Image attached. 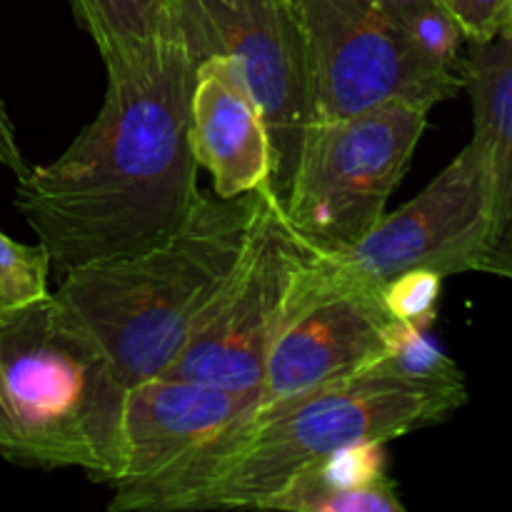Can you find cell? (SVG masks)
Masks as SVG:
<instances>
[{"instance_id": "cell-1", "label": "cell", "mask_w": 512, "mask_h": 512, "mask_svg": "<svg viewBox=\"0 0 512 512\" xmlns=\"http://www.w3.org/2000/svg\"><path fill=\"white\" fill-rule=\"evenodd\" d=\"M198 58L173 23L105 65L98 115L53 163L28 168L15 208L58 278L163 243L198 200L190 93Z\"/></svg>"}, {"instance_id": "cell-2", "label": "cell", "mask_w": 512, "mask_h": 512, "mask_svg": "<svg viewBox=\"0 0 512 512\" xmlns=\"http://www.w3.org/2000/svg\"><path fill=\"white\" fill-rule=\"evenodd\" d=\"M468 403L465 383H428L370 365L288 398L268 400L173 473L115 490V512L260 510L288 480L358 443L430 428Z\"/></svg>"}, {"instance_id": "cell-3", "label": "cell", "mask_w": 512, "mask_h": 512, "mask_svg": "<svg viewBox=\"0 0 512 512\" xmlns=\"http://www.w3.org/2000/svg\"><path fill=\"white\" fill-rule=\"evenodd\" d=\"M273 193H200L163 243L73 270L53 295L103 345L125 385L168 373L248 253Z\"/></svg>"}, {"instance_id": "cell-4", "label": "cell", "mask_w": 512, "mask_h": 512, "mask_svg": "<svg viewBox=\"0 0 512 512\" xmlns=\"http://www.w3.org/2000/svg\"><path fill=\"white\" fill-rule=\"evenodd\" d=\"M0 390L20 440L18 465L80 468L95 483H115L128 385L53 293L0 313Z\"/></svg>"}, {"instance_id": "cell-5", "label": "cell", "mask_w": 512, "mask_h": 512, "mask_svg": "<svg viewBox=\"0 0 512 512\" xmlns=\"http://www.w3.org/2000/svg\"><path fill=\"white\" fill-rule=\"evenodd\" d=\"M428 113L423 105L393 100L305 128L288 188L278 198L300 243L338 253L383 218L423 138Z\"/></svg>"}, {"instance_id": "cell-6", "label": "cell", "mask_w": 512, "mask_h": 512, "mask_svg": "<svg viewBox=\"0 0 512 512\" xmlns=\"http://www.w3.org/2000/svg\"><path fill=\"white\" fill-rule=\"evenodd\" d=\"M308 68L310 123L403 103L433 110L465 90V65L448 68L413 43L383 0H293Z\"/></svg>"}, {"instance_id": "cell-7", "label": "cell", "mask_w": 512, "mask_h": 512, "mask_svg": "<svg viewBox=\"0 0 512 512\" xmlns=\"http://www.w3.org/2000/svg\"><path fill=\"white\" fill-rule=\"evenodd\" d=\"M310 253L273 193L248 253L168 373L230 390H263L270 350L293 310Z\"/></svg>"}, {"instance_id": "cell-8", "label": "cell", "mask_w": 512, "mask_h": 512, "mask_svg": "<svg viewBox=\"0 0 512 512\" xmlns=\"http://www.w3.org/2000/svg\"><path fill=\"white\" fill-rule=\"evenodd\" d=\"M170 23L195 58L233 55L273 143V190L283 195L310 125L308 68L293 0H175Z\"/></svg>"}, {"instance_id": "cell-9", "label": "cell", "mask_w": 512, "mask_h": 512, "mask_svg": "<svg viewBox=\"0 0 512 512\" xmlns=\"http://www.w3.org/2000/svg\"><path fill=\"white\" fill-rule=\"evenodd\" d=\"M490 230V178L478 133L410 203L385 213L350 248L328 253L345 273L383 290L410 270L480 273Z\"/></svg>"}, {"instance_id": "cell-10", "label": "cell", "mask_w": 512, "mask_h": 512, "mask_svg": "<svg viewBox=\"0 0 512 512\" xmlns=\"http://www.w3.org/2000/svg\"><path fill=\"white\" fill-rule=\"evenodd\" d=\"M400 328L383 290L313 250L265 365L263 403L363 373L388 353Z\"/></svg>"}, {"instance_id": "cell-11", "label": "cell", "mask_w": 512, "mask_h": 512, "mask_svg": "<svg viewBox=\"0 0 512 512\" xmlns=\"http://www.w3.org/2000/svg\"><path fill=\"white\" fill-rule=\"evenodd\" d=\"M263 405V390H230L160 373L128 385L115 490H135L188 463Z\"/></svg>"}, {"instance_id": "cell-12", "label": "cell", "mask_w": 512, "mask_h": 512, "mask_svg": "<svg viewBox=\"0 0 512 512\" xmlns=\"http://www.w3.org/2000/svg\"><path fill=\"white\" fill-rule=\"evenodd\" d=\"M190 148L218 198L273 188V143L263 110L233 55H205L190 93Z\"/></svg>"}, {"instance_id": "cell-13", "label": "cell", "mask_w": 512, "mask_h": 512, "mask_svg": "<svg viewBox=\"0 0 512 512\" xmlns=\"http://www.w3.org/2000/svg\"><path fill=\"white\" fill-rule=\"evenodd\" d=\"M463 65L490 178V230L480 273L512 280V35L468 43Z\"/></svg>"}, {"instance_id": "cell-14", "label": "cell", "mask_w": 512, "mask_h": 512, "mask_svg": "<svg viewBox=\"0 0 512 512\" xmlns=\"http://www.w3.org/2000/svg\"><path fill=\"white\" fill-rule=\"evenodd\" d=\"M260 510L405 512V505L385 475L383 443H358L295 475Z\"/></svg>"}, {"instance_id": "cell-15", "label": "cell", "mask_w": 512, "mask_h": 512, "mask_svg": "<svg viewBox=\"0 0 512 512\" xmlns=\"http://www.w3.org/2000/svg\"><path fill=\"white\" fill-rule=\"evenodd\" d=\"M173 5L175 0H70L105 65L158 38L168 28Z\"/></svg>"}, {"instance_id": "cell-16", "label": "cell", "mask_w": 512, "mask_h": 512, "mask_svg": "<svg viewBox=\"0 0 512 512\" xmlns=\"http://www.w3.org/2000/svg\"><path fill=\"white\" fill-rule=\"evenodd\" d=\"M395 18L413 38V43L448 68H463L460 45L465 35L458 20L438 3V0H403V3H388Z\"/></svg>"}, {"instance_id": "cell-17", "label": "cell", "mask_w": 512, "mask_h": 512, "mask_svg": "<svg viewBox=\"0 0 512 512\" xmlns=\"http://www.w3.org/2000/svg\"><path fill=\"white\" fill-rule=\"evenodd\" d=\"M50 258L43 245H23L0 233V313L48 295Z\"/></svg>"}, {"instance_id": "cell-18", "label": "cell", "mask_w": 512, "mask_h": 512, "mask_svg": "<svg viewBox=\"0 0 512 512\" xmlns=\"http://www.w3.org/2000/svg\"><path fill=\"white\" fill-rule=\"evenodd\" d=\"M440 288H443V275L433 270H410L385 285L383 300L400 323L430 328L438 318Z\"/></svg>"}, {"instance_id": "cell-19", "label": "cell", "mask_w": 512, "mask_h": 512, "mask_svg": "<svg viewBox=\"0 0 512 512\" xmlns=\"http://www.w3.org/2000/svg\"><path fill=\"white\" fill-rule=\"evenodd\" d=\"M463 30L465 40H490L512 30V0H438Z\"/></svg>"}, {"instance_id": "cell-20", "label": "cell", "mask_w": 512, "mask_h": 512, "mask_svg": "<svg viewBox=\"0 0 512 512\" xmlns=\"http://www.w3.org/2000/svg\"><path fill=\"white\" fill-rule=\"evenodd\" d=\"M0 163H3L5 168L13 170L15 178H20V175L30 168V165L25 163L23 153H20L18 138H15V125L13 120H10L8 108H5L3 100H0Z\"/></svg>"}, {"instance_id": "cell-21", "label": "cell", "mask_w": 512, "mask_h": 512, "mask_svg": "<svg viewBox=\"0 0 512 512\" xmlns=\"http://www.w3.org/2000/svg\"><path fill=\"white\" fill-rule=\"evenodd\" d=\"M0 458L20 463V440L15 433L13 418L8 413V405H5L3 390H0Z\"/></svg>"}, {"instance_id": "cell-22", "label": "cell", "mask_w": 512, "mask_h": 512, "mask_svg": "<svg viewBox=\"0 0 512 512\" xmlns=\"http://www.w3.org/2000/svg\"><path fill=\"white\" fill-rule=\"evenodd\" d=\"M383 3H403V0H383Z\"/></svg>"}, {"instance_id": "cell-23", "label": "cell", "mask_w": 512, "mask_h": 512, "mask_svg": "<svg viewBox=\"0 0 512 512\" xmlns=\"http://www.w3.org/2000/svg\"><path fill=\"white\" fill-rule=\"evenodd\" d=\"M510 35H512V30H510Z\"/></svg>"}]
</instances>
